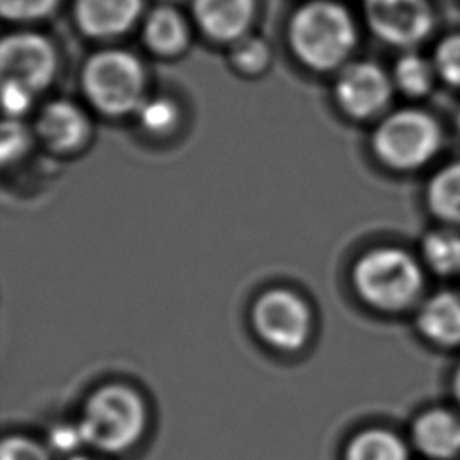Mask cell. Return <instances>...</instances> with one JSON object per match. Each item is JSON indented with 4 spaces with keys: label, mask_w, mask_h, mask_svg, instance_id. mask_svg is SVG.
Wrapping results in <instances>:
<instances>
[{
    "label": "cell",
    "mask_w": 460,
    "mask_h": 460,
    "mask_svg": "<svg viewBox=\"0 0 460 460\" xmlns=\"http://www.w3.org/2000/svg\"><path fill=\"white\" fill-rule=\"evenodd\" d=\"M0 460H50V456L40 444L32 440L9 437L2 442Z\"/></svg>",
    "instance_id": "obj_25"
},
{
    "label": "cell",
    "mask_w": 460,
    "mask_h": 460,
    "mask_svg": "<svg viewBox=\"0 0 460 460\" xmlns=\"http://www.w3.org/2000/svg\"><path fill=\"white\" fill-rule=\"evenodd\" d=\"M413 440L426 456L449 460L460 453V420L444 410L426 411L413 424Z\"/></svg>",
    "instance_id": "obj_14"
},
{
    "label": "cell",
    "mask_w": 460,
    "mask_h": 460,
    "mask_svg": "<svg viewBox=\"0 0 460 460\" xmlns=\"http://www.w3.org/2000/svg\"><path fill=\"white\" fill-rule=\"evenodd\" d=\"M190 38L192 20L174 5H156L142 20V43L155 56L176 58L189 49Z\"/></svg>",
    "instance_id": "obj_12"
},
{
    "label": "cell",
    "mask_w": 460,
    "mask_h": 460,
    "mask_svg": "<svg viewBox=\"0 0 460 460\" xmlns=\"http://www.w3.org/2000/svg\"><path fill=\"white\" fill-rule=\"evenodd\" d=\"M178 106L167 97H146V101L137 110L140 126L149 133H167L178 120Z\"/></svg>",
    "instance_id": "obj_21"
},
{
    "label": "cell",
    "mask_w": 460,
    "mask_h": 460,
    "mask_svg": "<svg viewBox=\"0 0 460 460\" xmlns=\"http://www.w3.org/2000/svg\"><path fill=\"white\" fill-rule=\"evenodd\" d=\"M442 140L437 120L420 110H399L383 119L374 133V147L383 162L399 169L426 164Z\"/></svg>",
    "instance_id": "obj_5"
},
{
    "label": "cell",
    "mask_w": 460,
    "mask_h": 460,
    "mask_svg": "<svg viewBox=\"0 0 460 460\" xmlns=\"http://www.w3.org/2000/svg\"><path fill=\"white\" fill-rule=\"evenodd\" d=\"M419 329L440 345L460 343V298L449 291L437 293L419 311Z\"/></svg>",
    "instance_id": "obj_15"
},
{
    "label": "cell",
    "mask_w": 460,
    "mask_h": 460,
    "mask_svg": "<svg viewBox=\"0 0 460 460\" xmlns=\"http://www.w3.org/2000/svg\"><path fill=\"white\" fill-rule=\"evenodd\" d=\"M36 131L49 147L70 151L83 146L88 138L90 122L77 104L66 99H56L40 110Z\"/></svg>",
    "instance_id": "obj_13"
},
{
    "label": "cell",
    "mask_w": 460,
    "mask_h": 460,
    "mask_svg": "<svg viewBox=\"0 0 460 460\" xmlns=\"http://www.w3.org/2000/svg\"><path fill=\"white\" fill-rule=\"evenodd\" d=\"M61 0H0V14L5 22L32 23L49 18Z\"/></svg>",
    "instance_id": "obj_22"
},
{
    "label": "cell",
    "mask_w": 460,
    "mask_h": 460,
    "mask_svg": "<svg viewBox=\"0 0 460 460\" xmlns=\"http://www.w3.org/2000/svg\"><path fill=\"white\" fill-rule=\"evenodd\" d=\"M59 66L56 45L36 31H13L0 41L2 81H13L32 93L47 88Z\"/></svg>",
    "instance_id": "obj_6"
},
{
    "label": "cell",
    "mask_w": 460,
    "mask_h": 460,
    "mask_svg": "<svg viewBox=\"0 0 460 460\" xmlns=\"http://www.w3.org/2000/svg\"><path fill=\"white\" fill-rule=\"evenodd\" d=\"M394 84L410 97H420L433 84V66L417 52L402 54L394 66Z\"/></svg>",
    "instance_id": "obj_18"
},
{
    "label": "cell",
    "mask_w": 460,
    "mask_h": 460,
    "mask_svg": "<svg viewBox=\"0 0 460 460\" xmlns=\"http://www.w3.org/2000/svg\"><path fill=\"white\" fill-rule=\"evenodd\" d=\"M257 16V0H190L192 25L210 41L234 45L248 36Z\"/></svg>",
    "instance_id": "obj_10"
},
{
    "label": "cell",
    "mask_w": 460,
    "mask_h": 460,
    "mask_svg": "<svg viewBox=\"0 0 460 460\" xmlns=\"http://www.w3.org/2000/svg\"><path fill=\"white\" fill-rule=\"evenodd\" d=\"M456 124H458V128H460V111H458V117H456Z\"/></svg>",
    "instance_id": "obj_30"
},
{
    "label": "cell",
    "mask_w": 460,
    "mask_h": 460,
    "mask_svg": "<svg viewBox=\"0 0 460 460\" xmlns=\"http://www.w3.org/2000/svg\"><path fill=\"white\" fill-rule=\"evenodd\" d=\"M31 144V133L20 119H7L2 126L0 137V155L4 162L16 160L22 156Z\"/></svg>",
    "instance_id": "obj_24"
},
{
    "label": "cell",
    "mask_w": 460,
    "mask_h": 460,
    "mask_svg": "<svg viewBox=\"0 0 460 460\" xmlns=\"http://www.w3.org/2000/svg\"><path fill=\"white\" fill-rule=\"evenodd\" d=\"M429 208L442 219L460 223V162L440 169L428 187Z\"/></svg>",
    "instance_id": "obj_16"
},
{
    "label": "cell",
    "mask_w": 460,
    "mask_h": 460,
    "mask_svg": "<svg viewBox=\"0 0 460 460\" xmlns=\"http://www.w3.org/2000/svg\"><path fill=\"white\" fill-rule=\"evenodd\" d=\"M453 390H455V397H456V401L460 402V368H458V370H456V374H455Z\"/></svg>",
    "instance_id": "obj_28"
},
{
    "label": "cell",
    "mask_w": 460,
    "mask_h": 460,
    "mask_svg": "<svg viewBox=\"0 0 460 460\" xmlns=\"http://www.w3.org/2000/svg\"><path fill=\"white\" fill-rule=\"evenodd\" d=\"M347 460H408V451L394 433L368 429L349 444Z\"/></svg>",
    "instance_id": "obj_17"
},
{
    "label": "cell",
    "mask_w": 460,
    "mask_h": 460,
    "mask_svg": "<svg viewBox=\"0 0 460 460\" xmlns=\"http://www.w3.org/2000/svg\"><path fill=\"white\" fill-rule=\"evenodd\" d=\"M363 20L383 43L411 49L433 29V11L428 0H361Z\"/></svg>",
    "instance_id": "obj_7"
},
{
    "label": "cell",
    "mask_w": 460,
    "mask_h": 460,
    "mask_svg": "<svg viewBox=\"0 0 460 460\" xmlns=\"http://www.w3.org/2000/svg\"><path fill=\"white\" fill-rule=\"evenodd\" d=\"M144 0H74L72 18L83 36L113 40L144 20Z\"/></svg>",
    "instance_id": "obj_11"
},
{
    "label": "cell",
    "mask_w": 460,
    "mask_h": 460,
    "mask_svg": "<svg viewBox=\"0 0 460 460\" xmlns=\"http://www.w3.org/2000/svg\"><path fill=\"white\" fill-rule=\"evenodd\" d=\"M49 442H50V447L56 453L68 455V453H75L77 451V447L84 442V437H83V431H81L79 424H75V426L61 424V426H56L50 431Z\"/></svg>",
    "instance_id": "obj_27"
},
{
    "label": "cell",
    "mask_w": 460,
    "mask_h": 460,
    "mask_svg": "<svg viewBox=\"0 0 460 460\" xmlns=\"http://www.w3.org/2000/svg\"><path fill=\"white\" fill-rule=\"evenodd\" d=\"M81 88L88 102L104 115L137 113L146 101V68L126 49H99L83 63Z\"/></svg>",
    "instance_id": "obj_2"
},
{
    "label": "cell",
    "mask_w": 460,
    "mask_h": 460,
    "mask_svg": "<svg viewBox=\"0 0 460 460\" xmlns=\"http://www.w3.org/2000/svg\"><path fill=\"white\" fill-rule=\"evenodd\" d=\"M334 97L341 110L356 119L379 113L392 97V79L374 61H349L338 70Z\"/></svg>",
    "instance_id": "obj_9"
},
{
    "label": "cell",
    "mask_w": 460,
    "mask_h": 460,
    "mask_svg": "<svg viewBox=\"0 0 460 460\" xmlns=\"http://www.w3.org/2000/svg\"><path fill=\"white\" fill-rule=\"evenodd\" d=\"M252 320L259 336L280 350L302 347L311 327V314L305 302L286 289L264 293L255 302Z\"/></svg>",
    "instance_id": "obj_8"
},
{
    "label": "cell",
    "mask_w": 460,
    "mask_h": 460,
    "mask_svg": "<svg viewBox=\"0 0 460 460\" xmlns=\"http://www.w3.org/2000/svg\"><path fill=\"white\" fill-rule=\"evenodd\" d=\"M354 284L368 304L401 309L417 296L422 279L411 255L397 248H379L356 264Z\"/></svg>",
    "instance_id": "obj_4"
},
{
    "label": "cell",
    "mask_w": 460,
    "mask_h": 460,
    "mask_svg": "<svg viewBox=\"0 0 460 460\" xmlns=\"http://www.w3.org/2000/svg\"><path fill=\"white\" fill-rule=\"evenodd\" d=\"M34 95L36 93L18 83L2 81V101L9 119H20L31 108Z\"/></svg>",
    "instance_id": "obj_26"
},
{
    "label": "cell",
    "mask_w": 460,
    "mask_h": 460,
    "mask_svg": "<svg viewBox=\"0 0 460 460\" xmlns=\"http://www.w3.org/2000/svg\"><path fill=\"white\" fill-rule=\"evenodd\" d=\"M358 40L356 16L340 0H305L286 23V43L291 54L313 72H332L345 66Z\"/></svg>",
    "instance_id": "obj_1"
},
{
    "label": "cell",
    "mask_w": 460,
    "mask_h": 460,
    "mask_svg": "<svg viewBox=\"0 0 460 460\" xmlns=\"http://www.w3.org/2000/svg\"><path fill=\"white\" fill-rule=\"evenodd\" d=\"M433 66L446 83L460 86V34H449L437 45Z\"/></svg>",
    "instance_id": "obj_23"
},
{
    "label": "cell",
    "mask_w": 460,
    "mask_h": 460,
    "mask_svg": "<svg viewBox=\"0 0 460 460\" xmlns=\"http://www.w3.org/2000/svg\"><path fill=\"white\" fill-rule=\"evenodd\" d=\"M230 63L232 66L244 75H259L271 63L270 43L255 34H248L230 45Z\"/></svg>",
    "instance_id": "obj_20"
},
{
    "label": "cell",
    "mask_w": 460,
    "mask_h": 460,
    "mask_svg": "<svg viewBox=\"0 0 460 460\" xmlns=\"http://www.w3.org/2000/svg\"><path fill=\"white\" fill-rule=\"evenodd\" d=\"M146 424L142 399L122 385L97 390L86 402L79 428L84 442L108 453H119L135 444Z\"/></svg>",
    "instance_id": "obj_3"
},
{
    "label": "cell",
    "mask_w": 460,
    "mask_h": 460,
    "mask_svg": "<svg viewBox=\"0 0 460 460\" xmlns=\"http://www.w3.org/2000/svg\"><path fill=\"white\" fill-rule=\"evenodd\" d=\"M68 460H92V458H86V456H81V455H74V456L68 458Z\"/></svg>",
    "instance_id": "obj_29"
},
{
    "label": "cell",
    "mask_w": 460,
    "mask_h": 460,
    "mask_svg": "<svg viewBox=\"0 0 460 460\" xmlns=\"http://www.w3.org/2000/svg\"><path fill=\"white\" fill-rule=\"evenodd\" d=\"M422 255L429 268L440 275L460 271V235L446 230L428 234L422 243Z\"/></svg>",
    "instance_id": "obj_19"
}]
</instances>
